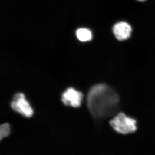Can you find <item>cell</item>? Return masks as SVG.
<instances>
[{"label":"cell","mask_w":155,"mask_h":155,"mask_svg":"<svg viewBox=\"0 0 155 155\" xmlns=\"http://www.w3.org/2000/svg\"><path fill=\"white\" fill-rule=\"evenodd\" d=\"M132 28L127 22H122L116 23L113 27V32L117 39L125 40L130 38Z\"/></svg>","instance_id":"cell-5"},{"label":"cell","mask_w":155,"mask_h":155,"mask_svg":"<svg viewBox=\"0 0 155 155\" xmlns=\"http://www.w3.org/2000/svg\"><path fill=\"white\" fill-rule=\"evenodd\" d=\"M137 1H140V2H144L146 0H137Z\"/></svg>","instance_id":"cell-8"},{"label":"cell","mask_w":155,"mask_h":155,"mask_svg":"<svg viewBox=\"0 0 155 155\" xmlns=\"http://www.w3.org/2000/svg\"><path fill=\"white\" fill-rule=\"evenodd\" d=\"M11 106L14 111L24 117L29 118L33 115V110L22 93H19L14 95Z\"/></svg>","instance_id":"cell-3"},{"label":"cell","mask_w":155,"mask_h":155,"mask_svg":"<svg viewBox=\"0 0 155 155\" xmlns=\"http://www.w3.org/2000/svg\"><path fill=\"white\" fill-rule=\"evenodd\" d=\"M10 127L8 124L5 123L0 126V140H2L10 134Z\"/></svg>","instance_id":"cell-7"},{"label":"cell","mask_w":155,"mask_h":155,"mask_svg":"<svg viewBox=\"0 0 155 155\" xmlns=\"http://www.w3.org/2000/svg\"><path fill=\"white\" fill-rule=\"evenodd\" d=\"M87 106L95 118L104 119L112 116L119 107V98L116 92L104 84L93 86L89 91Z\"/></svg>","instance_id":"cell-1"},{"label":"cell","mask_w":155,"mask_h":155,"mask_svg":"<svg viewBox=\"0 0 155 155\" xmlns=\"http://www.w3.org/2000/svg\"><path fill=\"white\" fill-rule=\"evenodd\" d=\"M83 97V94L80 91L69 88L62 94V101L65 105L77 108L81 104Z\"/></svg>","instance_id":"cell-4"},{"label":"cell","mask_w":155,"mask_h":155,"mask_svg":"<svg viewBox=\"0 0 155 155\" xmlns=\"http://www.w3.org/2000/svg\"><path fill=\"white\" fill-rule=\"evenodd\" d=\"M110 124L115 131L123 134L133 133L137 129V121L124 113L117 114L111 120Z\"/></svg>","instance_id":"cell-2"},{"label":"cell","mask_w":155,"mask_h":155,"mask_svg":"<svg viewBox=\"0 0 155 155\" xmlns=\"http://www.w3.org/2000/svg\"><path fill=\"white\" fill-rule=\"evenodd\" d=\"M76 36L81 41H87L91 39L92 35L91 31L85 28H80L76 31Z\"/></svg>","instance_id":"cell-6"}]
</instances>
